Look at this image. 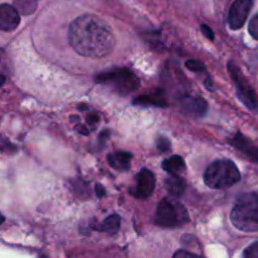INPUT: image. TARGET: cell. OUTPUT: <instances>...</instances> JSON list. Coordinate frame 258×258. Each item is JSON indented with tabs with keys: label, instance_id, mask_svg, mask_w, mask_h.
Instances as JSON below:
<instances>
[{
	"label": "cell",
	"instance_id": "obj_1",
	"mask_svg": "<svg viewBox=\"0 0 258 258\" xmlns=\"http://www.w3.org/2000/svg\"><path fill=\"white\" fill-rule=\"evenodd\" d=\"M71 47L81 55L90 58L107 57L116 45L111 27L95 15L78 17L70 27Z\"/></svg>",
	"mask_w": 258,
	"mask_h": 258
},
{
	"label": "cell",
	"instance_id": "obj_2",
	"mask_svg": "<svg viewBox=\"0 0 258 258\" xmlns=\"http://www.w3.org/2000/svg\"><path fill=\"white\" fill-rule=\"evenodd\" d=\"M232 223L243 232L258 231V193H247L239 197L231 213Z\"/></svg>",
	"mask_w": 258,
	"mask_h": 258
},
{
	"label": "cell",
	"instance_id": "obj_3",
	"mask_svg": "<svg viewBox=\"0 0 258 258\" xmlns=\"http://www.w3.org/2000/svg\"><path fill=\"white\" fill-rule=\"evenodd\" d=\"M241 179L238 168L231 160H217L208 166L204 174V181L212 189H227L237 184Z\"/></svg>",
	"mask_w": 258,
	"mask_h": 258
},
{
	"label": "cell",
	"instance_id": "obj_4",
	"mask_svg": "<svg viewBox=\"0 0 258 258\" xmlns=\"http://www.w3.org/2000/svg\"><path fill=\"white\" fill-rule=\"evenodd\" d=\"M188 221V212L179 202L166 198L159 203L155 218L156 224L165 228H175L183 226Z\"/></svg>",
	"mask_w": 258,
	"mask_h": 258
},
{
	"label": "cell",
	"instance_id": "obj_5",
	"mask_svg": "<svg viewBox=\"0 0 258 258\" xmlns=\"http://www.w3.org/2000/svg\"><path fill=\"white\" fill-rule=\"evenodd\" d=\"M98 82L112 85L120 93H130L139 87V80L134 73L127 70H117L113 72L103 73L97 78Z\"/></svg>",
	"mask_w": 258,
	"mask_h": 258
},
{
	"label": "cell",
	"instance_id": "obj_6",
	"mask_svg": "<svg viewBox=\"0 0 258 258\" xmlns=\"http://www.w3.org/2000/svg\"><path fill=\"white\" fill-rule=\"evenodd\" d=\"M229 72H231L232 78H233L234 83L237 86V91H238L239 98L243 101L244 105L247 106L251 110H258V101L256 95H254L253 90L251 88V86L248 85V82L246 81V78L243 77L239 70L237 68V66L233 62H229Z\"/></svg>",
	"mask_w": 258,
	"mask_h": 258
},
{
	"label": "cell",
	"instance_id": "obj_7",
	"mask_svg": "<svg viewBox=\"0 0 258 258\" xmlns=\"http://www.w3.org/2000/svg\"><path fill=\"white\" fill-rule=\"evenodd\" d=\"M252 0H236L229 9L228 24L231 29H239L246 23L249 10L252 8Z\"/></svg>",
	"mask_w": 258,
	"mask_h": 258
},
{
	"label": "cell",
	"instance_id": "obj_8",
	"mask_svg": "<svg viewBox=\"0 0 258 258\" xmlns=\"http://www.w3.org/2000/svg\"><path fill=\"white\" fill-rule=\"evenodd\" d=\"M155 188V178L154 174L148 169H144L136 175V186L131 193L138 198H148L153 194Z\"/></svg>",
	"mask_w": 258,
	"mask_h": 258
},
{
	"label": "cell",
	"instance_id": "obj_9",
	"mask_svg": "<svg viewBox=\"0 0 258 258\" xmlns=\"http://www.w3.org/2000/svg\"><path fill=\"white\" fill-rule=\"evenodd\" d=\"M20 15L15 7L9 4H3L0 8V27L5 32L14 30L19 25Z\"/></svg>",
	"mask_w": 258,
	"mask_h": 258
},
{
	"label": "cell",
	"instance_id": "obj_10",
	"mask_svg": "<svg viewBox=\"0 0 258 258\" xmlns=\"http://www.w3.org/2000/svg\"><path fill=\"white\" fill-rule=\"evenodd\" d=\"M131 158H133L131 154L123 153V151L111 154V155H108V164L117 170H127L130 168Z\"/></svg>",
	"mask_w": 258,
	"mask_h": 258
},
{
	"label": "cell",
	"instance_id": "obj_11",
	"mask_svg": "<svg viewBox=\"0 0 258 258\" xmlns=\"http://www.w3.org/2000/svg\"><path fill=\"white\" fill-rule=\"evenodd\" d=\"M184 110L191 116H203L207 111V102L203 98H189L183 105Z\"/></svg>",
	"mask_w": 258,
	"mask_h": 258
},
{
	"label": "cell",
	"instance_id": "obj_12",
	"mask_svg": "<svg viewBox=\"0 0 258 258\" xmlns=\"http://www.w3.org/2000/svg\"><path fill=\"white\" fill-rule=\"evenodd\" d=\"M163 166L169 174H171V175H178L180 171L184 170V168H185V164H184V160L180 158V156L174 155V156H171L170 159H168V160L164 161Z\"/></svg>",
	"mask_w": 258,
	"mask_h": 258
},
{
	"label": "cell",
	"instance_id": "obj_13",
	"mask_svg": "<svg viewBox=\"0 0 258 258\" xmlns=\"http://www.w3.org/2000/svg\"><path fill=\"white\" fill-rule=\"evenodd\" d=\"M184 186H185V184L178 175H171L166 180V189H168V191L171 196H180L184 191Z\"/></svg>",
	"mask_w": 258,
	"mask_h": 258
},
{
	"label": "cell",
	"instance_id": "obj_14",
	"mask_svg": "<svg viewBox=\"0 0 258 258\" xmlns=\"http://www.w3.org/2000/svg\"><path fill=\"white\" fill-rule=\"evenodd\" d=\"M14 5L22 15H29L35 12L38 0H14Z\"/></svg>",
	"mask_w": 258,
	"mask_h": 258
},
{
	"label": "cell",
	"instance_id": "obj_15",
	"mask_svg": "<svg viewBox=\"0 0 258 258\" xmlns=\"http://www.w3.org/2000/svg\"><path fill=\"white\" fill-rule=\"evenodd\" d=\"M118 226H120V217L111 216V217H108V218H106L102 223L98 224V227L96 229L111 232V231H116V229L118 228Z\"/></svg>",
	"mask_w": 258,
	"mask_h": 258
},
{
	"label": "cell",
	"instance_id": "obj_16",
	"mask_svg": "<svg viewBox=\"0 0 258 258\" xmlns=\"http://www.w3.org/2000/svg\"><path fill=\"white\" fill-rule=\"evenodd\" d=\"M243 256L247 258H258V241L248 247L243 252Z\"/></svg>",
	"mask_w": 258,
	"mask_h": 258
},
{
	"label": "cell",
	"instance_id": "obj_17",
	"mask_svg": "<svg viewBox=\"0 0 258 258\" xmlns=\"http://www.w3.org/2000/svg\"><path fill=\"white\" fill-rule=\"evenodd\" d=\"M248 30H249V34H251L254 39L258 40V14L256 17H253V19L249 22Z\"/></svg>",
	"mask_w": 258,
	"mask_h": 258
},
{
	"label": "cell",
	"instance_id": "obj_18",
	"mask_svg": "<svg viewBox=\"0 0 258 258\" xmlns=\"http://www.w3.org/2000/svg\"><path fill=\"white\" fill-rule=\"evenodd\" d=\"M186 67L189 70L194 71V72H201V71H203V64L201 62H197V60H188L186 62Z\"/></svg>",
	"mask_w": 258,
	"mask_h": 258
},
{
	"label": "cell",
	"instance_id": "obj_19",
	"mask_svg": "<svg viewBox=\"0 0 258 258\" xmlns=\"http://www.w3.org/2000/svg\"><path fill=\"white\" fill-rule=\"evenodd\" d=\"M201 29H202V32H203V34L206 35V37L208 38V39H211V40L214 39V33H213V30H212L211 28L208 27V25L202 24Z\"/></svg>",
	"mask_w": 258,
	"mask_h": 258
},
{
	"label": "cell",
	"instance_id": "obj_20",
	"mask_svg": "<svg viewBox=\"0 0 258 258\" xmlns=\"http://www.w3.org/2000/svg\"><path fill=\"white\" fill-rule=\"evenodd\" d=\"M175 257H183V256H194V253H191V252H183V251H179L176 252L175 254H174Z\"/></svg>",
	"mask_w": 258,
	"mask_h": 258
},
{
	"label": "cell",
	"instance_id": "obj_21",
	"mask_svg": "<svg viewBox=\"0 0 258 258\" xmlns=\"http://www.w3.org/2000/svg\"><path fill=\"white\" fill-rule=\"evenodd\" d=\"M96 190H97V196L98 197H102L103 194H105V190H103L102 186H100V185L96 186Z\"/></svg>",
	"mask_w": 258,
	"mask_h": 258
}]
</instances>
